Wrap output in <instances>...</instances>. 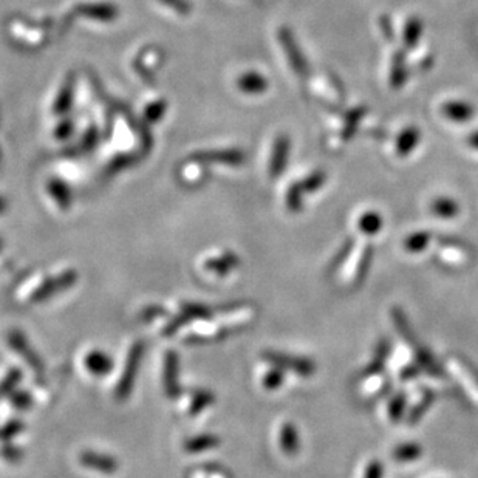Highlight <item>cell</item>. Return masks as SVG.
<instances>
[{
    "label": "cell",
    "mask_w": 478,
    "mask_h": 478,
    "mask_svg": "<svg viewBox=\"0 0 478 478\" xmlns=\"http://www.w3.org/2000/svg\"><path fill=\"white\" fill-rule=\"evenodd\" d=\"M73 132H74V122L70 120H65L59 124L56 130H54V135H56V138H59V140H67L68 136H72Z\"/></svg>",
    "instance_id": "8d00e7d4"
},
{
    "label": "cell",
    "mask_w": 478,
    "mask_h": 478,
    "mask_svg": "<svg viewBox=\"0 0 478 478\" xmlns=\"http://www.w3.org/2000/svg\"><path fill=\"white\" fill-rule=\"evenodd\" d=\"M86 369L96 376H104L113 370V359L110 358L106 351L92 350L87 353L84 358Z\"/></svg>",
    "instance_id": "9c48e42d"
},
{
    "label": "cell",
    "mask_w": 478,
    "mask_h": 478,
    "mask_svg": "<svg viewBox=\"0 0 478 478\" xmlns=\"http://www.w3.org/2000/svg\"><path fill=\"white\" fill-rule=\"evenodd\" d=\"M193 161L197 163H223L230 166H239L244 163V154L237 149H228V150H203L198 152L192 157Z\"/></svg>",
    "instance_id": "52a82bcc"
},
{
    "label": "cell",
    "mask_w": 478,
    "mask_h": 478,
    "mask_svg": "<svg viewBox=\"0 0 478 478\" xmlns=\"http://www.w3.org/2000/svg\"><path fill=\"white\" fill-rule=\"evenodd\" d=\"M420 34H421V24L418 22V20H411V22H408L407 25H406V44H408V45H413L415 42H417V39H418V36H420Z\"/></svg>",
    "instance_id": "836d02e7"
},
{
    "label": "cell",
    "mask_w": 478,
    "mask_h": 478,
    "mask_svg": "<svg viewBox=\"0 0 478 478\" xmlns=\"http://www.w3.org/2000/svg\"><path fill=\"white\" fill-rule=\"evenodd\" d=\"M263 358L266 359L268 363H271L276 369L280 370H291L299 373L302 376H308L314 372V364L308 361V359H301V358H291L288 355H280V353L276 351H266Z\"/></svg>",
    "instance_id": "3957f363"
},
{
    "label": "cell",
    "mask_w": 478,
    "mask_h": 478,
    "mask_svg": "<svg viewBox=\"0 0 478 478\" xmlns=\"http://www.w3.org/2000/svg\"><path fill=\"white\" fill-rule=\"evenodd\" d=\"M433 212L438 214L440 217H452L455 216L459 209H456V206L454 202H450L447 198H441L438 202H435L433 205Z\"/></svg>",
    "instance_id": "f546056e"
},
{
    "label": "cell",
    "mask_w": 478,
    "mask_h": 478,
    "mask_svg": "<svg viewBox=\"0 0 478 478\" xmlns=\"http://www.w3.org/2000/svg\"><path fill=\"white\" fill-rule=\"evenodd\" d=\"M443 113H445L450 120L456 122H466L474 115V110L468 104L463 102H449L443 107Z\"/></svg>",
    "instance_id": "d6986e66"
},
{
    "label": "cell",
    "mask_w": 478,
    "mask_h": 478,
    "mask_svg": "<svg viewBox=\"0 0 478 478\" xmlns=\"http://www.w3.org/2000/svg\"><path fill=\"white\" fill-rule=\"evenodd\" d=\"M418 140H420V135L415 129H408L403 132V135H401L398 140V154L399 155L411 154L415 145H417Z\"/></svg>",
    "instance_id": "603a6c76"
},
{
    "label": "cell",
    "mask_w": 478,
    "mask_h": 478,
    "mask_svg": "<svg viewBox=\"0 0 478 478\" xmlns=\"http://www.w3.org/2000/svg\"><path fill=\"white\" fill-rule=\"evenodd\" d=\"M429 241V235L424 232H420V234H415L412 237H408L406 240V248L408 251H421V249H424L426 245Z\"/></svg>",
    "instance_id": "1f68e13d"
},
{
    "label": "cell",
    "mask_w": 478,
    "mask_h": 478,
    "mask_svg": "<svg viewBox=\"0 0 478 478\" xmlns=\"http://www.w3.org/2000/svg\"><path fill=\"white\" fill-rule=\"evenodd\" d=\"M6 209V203H5V200L3 198H0V212H3Z\"/></svg>",
    "instance_id": "bcb514c9"
},
{
    "label": "cell",
    "mask_w": 478,
    "mask_h": 478,
    "mask_svg": "<svg viewBox=\"0 0 478 478\" xmlns=\"http://www.w3.org/2000/svg\"><path fill=\"white\" fill-rule=\"evenodd\" d=\"M239 257L237 254L234 253H225L218 255V257H214L205 262V269L206 271H211L217 276H226L228 273H231L234 268L239 266Z\"/></svg>",
    "instance_id": "7c38bea8"
},
{
    "label": "cell",
    "mask_w": 478,
    "mask_h": 478,
    "mask_svg": "<svg viewBox=\"0 0 478 478\" xmlns=\"http://www.w3.org/2000/svg\"><path fill=\"white\" fill-rule=\"evenodd\" d=\"M237 86L241 92L257 95L263 93L268 88V81L260 73H245L239 78Z\"/></svg>",
    "instance_id": "2e32d148"
},
{
    "label": "cell",
    "mask_w": 478,
    "mask_h": 478,
    "mask_svg": "<svg viewBox=\"0 0 478 478\" xmlns=\"http://www.w3.org/2000/svg\"><path fill=\"white\" fill-rule=\"evenodd\" d=\"M79 461L82 466L98 470L101 474H115L118 468H120V464L113 456L95 452V450H82L79 454Z\"/></svg>",
    "instance_id": "5b68a950"
},
{
    "label": "cell",
    "mask_w": 478,
    "mask_h": 478,
    "mask_svg": "<svg viewBox=\"0 0 478 478\" xmlns=\"http://www.w3.org/2000/svg\"><path fill=\"white\" fill-rule=\"evenodd\" d=\"M47 189L62 211H67L72 206V192L62 180H51Z\"/></svg>",
    "instance_id": "9a60e30c"
},
{
    "label": "cell",
    "mask_w": 478,
    "mask_h": 478,
    "mask_svg": "<svg viewBox=\"0 0 478 478\" xmlns=\"http://www.w3.org/2000/svg\"><path fill=\"white\" fill-rule=\"evenodd\" d=\"M289 154V140L287 136H279L274 143L271 163H269V175L279 177L285 169Z\"/></svg>",
    "instance_id": "8fae6325"
},
{
    "label": "cell",
    "mask_w": 478,
    "mask_h": 478,
    "mask_svg": "<svg viewBox=\"0 0 478 478\" xmlns=\"http://www.w3.org/2000/svg\"><path fill=\"white\" fill-rule=\"evenodd\" d=\"M403 397H398L392 401V406H390V417L392 420H398L401 411H403Z\"/></svg>",
    "instance_id": "7bdbcfd3"
},
{
    "label": "cell",
    "mask_w": 478,
    "mask_h": 478,
    "mask_svg": "<svg viewBox=\"0 0 478 478\" xmlns=\"http://www.w3.org/2000/svg\"><path fill=\"white\" fill-rule=\"evenodd\" d=\"M324 180H325V175L322 174V172H316V174L311 175L308 180H305V184H302V188L303 191L313 192L317 188H321V186L324 184Z\"/></svg>",
    "instance_id": "d590c367"
},
{
    "label": "cell",
    "mask_w": 478,
    "mask_h": 478,
    "mask_svg": "<svg viewBox=\"0 0 478 478\" xmlns=\"http://www.w3.org/2000/svg\"><path fill=\"white\" fill-rule=\"evenodd\" d=\"M20 381H22V372L19 369H11L2 379V383H0V398L10 397L16 390Z\"/></svg>",
    "instance_id": "7402d4cb"
},
{
    "label": "cell",
    "mask_w": 478,
    "mask_h": 478,
    "mask_svg": "<svg viewBox=\"0 0 478 478\" xmlns=\"http://www.w3.org/2000/svg\"><path fill=\"white\" fill-rule=\"evenodd\" d=\"M98 140H99L98 129L90 127V129L86 132L84 138H82V141H81V149L84 150V152L93 150V149L96 148V144H98Z\"/></svg>",
    "instance_id": "d6a6232c"
},
{
    "label": "cell",
    "mask_w": 478,
    "mask_h": 478,
    "mask_svg": "<svg viewBox=\"0 0 478 478\" xmlns=\"http://www.w3.org/2000/svg\"><path fill=\"white\" fill-rule=\"evenodd\" d=\"M73 93H74V81L72 76H68L67 81L64 82V87L61 88L58 95V99L54 102V113L56 115H65L68 110L72 109L73 104Z\"/></svg>",
    "instance_id": "e0dca14e"
},
{
    "label": "cell",
    "mask_w": 478,
    "mask_h": 478,
    "mask_svg": "<svg viewBox=\"0 0 478 478\" xmlns=\"http://www.w3.org/2000/svg\"><path fill=\"white\" fill-rule=\"evenodd\" d=\"M287 205L289 211L297 212L302 209V184H293L288 191Z\"/></svg>",
    "instance_id": "4316f807"
},
{
    "label": "cell",
    "mask_w": 478,
    "mask_h": 478,
    "mask_svg": "<svg viewBox=\"0 0 478 478\" xmlns=\"http://www.w3.org/2000/svg\"><path fill=\"white\" fill-rule=\"evenodd\" d=\"M220 445V438L214 433H202L197 436H192L188 441L184 443V450L189 454H197L203 452L207 449H214Z\"/></svg>",
    "instance_id": "5bb4252c"
},
{
    "label": "cell",
    "mask_w": 478,
    "mask_h": 478,
    "mask_svg": "<svg viewBox=\"0 0 478 478\" xmlns=\"http://www.w3.org/2000/svg\"><path fill=\"white\" fill-rule=\"evenodd\" d=\"M470 141H472V144L475 145V148H478V134L475 136L470 138Z\"/></svg>",
    "instance_id": "7dc6e473"
},
{
    "label": "cell",
    "mask_w": 478,
    "mask_h": 478,
    "mask_svg": "<svg viewBox=\"0 0 478 478\" xmlns=\"http://www.w3.org/2000/svg\"><path fill=\"white\" fill-rule=\"evenodd\" d=\"M166 113V102L164 101H157L154 104H150V106L145 109V122H157L163 118V115Z\"/></svg>",
    "instance_id": "83f0119b"
},
{
    "label": "cell",
    "mask_w": 478,
    "mask_h": 478,
    "mask_svg": "<svg viewBox=\"0 0 478 478\" xmlns=\"http://www.w3.org/2000/svg\"><path fill=\"white\" fill-rule=\"evenodd\" d=\"M161 2L178 11L180 15H189L191 13V3L188 0H161Z\"/></svg>",
    "instance_id": "74e56055"
},
{
    "label": "cell",
    "mask_w": 478,
    "mask_h": 478,
    "mask_svg": "<svg viewBox=\"0 0 478 478\" xmlns=\"http://www.w3.org/2000/svg\"><path fill=\"white\" fill-rule=\"evenodd\" d=\"M163 385L169 398H178L180 393H182V387L178 384V355L175 351L166 353Z\"/></svg>",
    "instance_id": "8992f818"
},
{
    "label": "cell",
    "mask_w": 478,
    "mask_h": 478,
    "mask_svg": "<svg viewBox=\"0 0 478 478\" xmlns=\"http://www.w3.org/2000/svg\"><path fill=\"white\" fill-rule=\"evenodd\" d=\"M365 478H383V468H381V464L378 461H373L369 464Z\"/></svg>",
    "instance_id": "b9f144b4"
},
{
    "label": "cell",
    "mask_w": 478,
    "mask_h": 478,
    "mask_svg": "<svg viewBox=\"0 0 478 478\" xmlns=\"http://www.w3.org/2000/svg\"><path fill=\"white\" fill-rule=\"evenodd\" d=\"M212 403H214V393L212 392L203 390V389L193 392L189 413L198 415L200 412H203L206 407H209Z\"/></svg>",
    "instance_id": "44dd1931"
},
{
    "label": "cell",
    "mask_w": 478,
    "mask_h": 478,
    "mask_svg": "<svg viewBox=\"0 0 478 478\" xmlns=\"http://www.w3.org/2000/svg\"><path fill=\"white\" fill-rule=\"evenodd\" d=\"M381 384H383V381H381V378H375V379H372V381H367L365 385H364V389H365V392H369V390L372 392V390L378 389Z\"/></svg>",
    "instance_id": "f6af8a7d"
},
{
    "label": "cell",
    "mask_w": 478,
    "mask_h": 478,
    "mask_svg": "<svg viewBox=\"0 0 478 478\" xmlns=\"http://www.w3.org/2000/svg\"><path fill=\"white\" fill-rule=\"evenodd\" d=\"M144 349L145 347L143 341H138L132 345L127 359H126V364H124V370L121 373L120 383H118L116 390H115V397L118 401H126L130 397L136 375H138V370H140V365L143 361Z\"/></svg>",
    "instance_id": "6da1fadb"
},
{
    "label": "cell",
    "mask_w": 478,
    "mask_h": 478,
    "mask_svg": "<svg viewBox=\"0 0 478 478\" xmlns=\"http://www.w3.org/2000/svg\"><path fill=\"white\" fill-rule=\"evenodd\" d=\"M381 225H383V221H381V217L375 212L364 214L361 217V221H359V228H361L365 234H376Z\"/></svg>",
    "instance_id": "d4e9b609"
},
{
    "label": "cell",
    "mask_w": 478,
    "mask_h": 478,
    "mask_svg": "<svg viewBox=\"0 0 478 478\" xmlns=\"http://www.w3.org/2000/svg\"><path fill=\"white\" fill-rule=\"evenodd\" d=\"M166 311L159 307H149L145 308L143 313H141V319L143 321H152V319L157 317V316H163Z\"/></svg>",
    "instance_id": "60d3db41"
},
{
    "label": "cell",
    "mask_w": 478,
    "mask_h": 478,
    "mask_svg": "<svg viewBox=\"0 0 478 478\" xmlns=\"http://www.w3.org/2000/svg\"><path fill=\"white\" fill-rule=\"evenodd\" d=\"M24 422L19 420H13L10 422H6L3 427H0V440L8 441L13 436H16L19 432H22Z\"/></svg>",
    "instance_id": "f1b7e54d"
},
{
    "label": "cell",
    "mask_w": 478,
    "mask_h": 478,
    "mask_svg": "<svg viewBox=\"0 0 478 478\" xmlns=\"http://www.w3.org/2000/svg\"><path fill=\"white\" fill-rule=\"evenodd\" d=\"M74 13L90 19L102 20V22H110L118 16V8L110 3H86L76 6Z\"/></svg>",
    "instance_id": "30bf717a"
},
{
    "label": "cell",
    "mask_w": 478,
    "mask_h": 478,
    "mask_svg": "<svg viewBox=\"0 0 478 478\" xmlns=\"http://www.w3.org/2000/svg\"><path fill=\"white\" fill-rule=\"evenodd\" d=\"M443 259L450 263H461L464 260L460 249H445L443 251Z\"/></svg>",
    "instance_id": "ab89813d"
},
{
    "label": "cell",
    "mask_w": 478,
    "mask_h": 478,
    "mask_svg": "<svg viewBox=\"0 0 478 478\" xmlns=\"http://www.w3.org/2000/svg\"><path fill=\"white\" fill-rule=\"evenodd\" d=\"M279 441L282 450L287 455H294L299 452V436H297L296 429L291 426L289 422H285V424L280 427Z\"/></svg>",
    "instance_id": "ac0fdd59"
},
{
    "label": "cell",
    "mask_w": 478,
    "mask_h": 478,
    "mask_svg": "<svg viewBox=\"0 0 478 478\" xmlns=\"http://www.w3.org/2000/svg\"><path fill=\"white\" fill-rule=\"evenodd\" d=\"M2 245H3V244H2V240H0V251H2Z\"/></svg>",
    "instance_id": "c3c4849f"
},
{
    "label": "cell",
    "mask_w": 478,
    "mask_h": 478,
    "mask_svg": "<svg viewBox=\"0 0 478 478\" xmlns=\"http://www.w3.org/2000/svg\"><path fill=\"white\" fill-rule=\"evenodd\" d=\"M365 255H367V248L364 245L358 246L356 251L351 254L347 266H345V269H344V279H347V280L355 279L358 271L361 269L363 263L365 260Z\"/></svg>",
    "instance_id": "ffe728a7"
},
{
    "label": "cell",
    "mask_w": 478,
    "mask_h": 478,
    "mask_svg": "<svg viewBox=\"0 0 478 478\" xmlns=\"http://www.w3.org/2000/svg\"><path fill=\"white\" fill-rule=\"evenodd\" d=\"M182 313L188 317L189 322H192L196 319H207L212 314V311L202 303H186L182 307Z\"/></svg>",
    "instance_id": "cb8c5ba5"
},
{
    "label": "cell",
    "mask_w": 478,
    "mask_h": 478,
    "mask_svg": "<svg viewBox=\"0 0 478 478\" xmlns=\"http://www.w3.org/2000/svg\"><path fill=\"white\" fill-rule=\"evenodd\" d=\"M2 455L5 456L6 460H10V461H16L20 459V450L16 449L15 446H5L2 449Z\"/></svg>",
    "instance_id": "ee69618b"
},
{
    "label": "cell",
    "mask_w": 478,
    "mask_h": 478,
    "mask_svg": "<svg viewBox=\"0 0 478 478\" xmlns=\"http://www.w3.org/2000/svg\"><path fill=\"white\" fill-rule=\"evenodd\" d=\"M10 345L13 349H15L20 356H22L26 364H29L31 369L34 370V373H38L39 376H42L44 373V363L40 361V358L36 351L31 349L30 342L26 341L25 335L20 333L19 330H15L10 333Z\"/></svg>",
    "instance_id": "277c9868"
},
{
    "label": "cell",
    "mask_w": 478,
    "mask_h": 478,
    "mask_svg": "<svg viewBox=\"0 0 478 478\" xmlns=\"http://www.w3.org/2000/svg\"><path fill=\"white\" fill-rule=\"evenodd\" d=\"M420 454H421V447H418L417 445H404L395 450L393 456L401 461H411V460L418 459Z\"/></svg>",
    "instance_id": "484cf974"
},
{
    "label": "cell",
    "mask_w": 478,
    "mask_h": 478,
    "mask_svg": "<svg viewBox=\"0 0 478 478\" xmlns=\"http://www.w3.org/2000/svg\"><path fill=\"white\" fill-rule=\"evenodd\" d=\"M76 280H78V273L74 271V269H68V271H64L59 276H54L50 277V279L44 280L40 285L33 291L31 294V302H44L47 299H50V297L56 296L61 291H65L70 287H73Z\"/></svg>",
    "instance_id": "7a4b0ae2"
},
{
    "label": "cell",
    "mask_w": 478,
    "mask_h": 478,
    "mask_svg": "<svg viewBox=\"0 0 478 478\" xmlns=\"http://www.w3.org/2000/svg\"><path fill=\"white\" fill-rule=\"evenodd\" d=\"M10 399H11L13 406L19 408V411H26V408H30L33 404V399H31L29 392H16L15 390L10 395Z\"/></svg>",
    "instance_id": "4dcf8cb0"
},
{
    "label": "cell",
    "mask_w": 478,
    "mask_h": 478,
    "mask_svg": "<svg viewBox=\"0 0 478 478\" xmlns=\"http://www.w3.org/2000/svg\"><path fill=\"white\" fill-rule=\"evenodd\" d=\"M282 383H283V375H282L280 369H274L271 372H268L265 379H263V385H265L266 389H271V390L277 389V387H279Z\"/></svg>",
    "instance_id": "e575fe53"
},
{
    "label": "cell",
    "mask_w": 478,
    "mask_h": 478,
    "mask_svg": "<svg viewBox=\"0 0 478 478\" xmlns=\"http://www.w3.org/2000/svg\"><path fill=\"white\" fill-rule=\"evenodd\" d=\"M279 39L282 42L283 50H285L287 53L291 67L294 68V73H297L299 76L307 74V62H305L301 50L297 48V44L294 42V38L291 36V33L287 29H282L279 31Z\"/></svg>",
    "instance_id": "ba28073f"
},
{
    "label": "cell",
    "mask_w": 478,
    "mask_h": 478,
    "mask_svg": "<svg viewBox=\"0 0 478 478\" xmlns=\"http://www.w3.org/2000/svg\"><path fill=\"white\" fill-rule=\"evenodd\" d=\"M134 163V158H130V157H118L116 159H113L112 164L109 166V172H112V174H115V172L118 170H122V169H126L129 168V166Z\"/></svg>",
    "instance_id": "f35d334b"
},
{
    "label": "cell",
    "mask_w": 478,
    "mask_h": 478,
    "mask_svg": "<svg viewBox=\"0 0 478 478\" xmlns=\"http://www.w3.org/2000/svg\"><path fill=\"white\" fill-rule=\"evenodd\" d=\"M447 365H449L450 372H452L455 376H459V379L461 381V384L464 385V389H466L470 393V397H472L478 403V383H477V379L472 376V373L468 372L466 367H464L459 361V359H449Z\"/></svg>",
    "instance_id": "4fadbf2b"
}]
</instances>
